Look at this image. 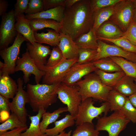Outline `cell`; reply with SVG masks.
<instances>
[{"mask_svg":"<svg viewBox=\"0 0 136 136\" xmlns=\"http://www.w3.org/2000/svg\"><path fill=\"white\" fill-rule=\"evenodd\" d=\"M95 72L104 84L113 88L125 75L123 71L111 73L106 72L98 69Z\"/></svg>","mask_w":136,"mask_h":136,"instance_id":"cell-28","label":"cell"},{"mask_svg":"<svg viewBox=\"0 0 136 136\" xmlns=\"http://www.w3.org/2000/svg\"><path fill=\"white\" fill-rule=\"evenodd\" d=\"M5 66L4 64V63L0 61V70H2L4 68Z\"/></svg>","mask_w":136,"mask_h":136,"instance_id":"cell-51","label":"cell"},{"mask_svg":"<svg viewBox=\"0 0 136 136\" xmlns=\"http://www.w3.org/2000/svg\"><path fill=\"white\" fill-rule=\"evenodd\" d=\"M110 57L120 67L126 75L136 79L135 63L122 57L114 56Z\"/></svg>","mask_w":136,"mask_h":136,"instance_id":"cell-32","label":"cell"},{"mask_svg":"<svg viewBox=\"0 0 136 136\" xmlns=\"http://www.w3.org/2000/svg\"><path fill=\"white\" fill-rule=\"evenodd\" d=\"M27 128V126L16 128L0 134V136H21V133Z\"/></svg>","mask_w":136,"mask_h":136,"instance_id":"cell-44","label":"cell"},{"mask_svg":"<svg viewBox=\"0 0 136 136\" xmlns=\"http://www.w3.org/2000/svg\"><path fill=\"white\" fill-rule=\"evenodd\" d=\"M98 69L92 62L84 64L77 62L71 67L61 83L69 85H74L83 77Z\"/></svg>","mask_w":136,"mask_h":136,"instance_id":"cell-14","label":"cell"},{"mask_svg":"<svg viewBox=\"0 0 136 136\" xmlns=\"http://www.w3.org/2000/svg\"><path fill=\"white\" fill-rule=\"evenodd\" d=\"M18 89L17 84L9 75L0 76V95L8 99H12Z\"/></svg>","mask_w":136,"mask_h":136,"instance_id":"cell-19","label":"cell"},{"mask_svg":"<svg viewBox=\"0 0 136 136\" xmlns=\"http://www.w3.org/2000/svg\"><path fill=\"white\" fill-rule=\"evenodd\" d=\"M50 55L47 61L45 67L54 66L59 63L63 58L62 52L58 46L52 48Z\"/></svg>","mask_w":136,"mask_h":136,"instance_id":"cell-40","label":"cell"},{"mask_svg":"<svg viewBox=\"0 0 136 136\" xmlns=\"http://www.w3.org/2000/svg\"><path fill=\"white\" fill-rule=\"evenodd\" d=\"M121 0H90V5L92 11L94 12L101 9L114 6Z\"/></svg>","mask_w":136,"mask_h":136,"instance_id":"cell-38","label":"cell"},{"mask_svg":"<svg viewBox=\"0 0 136 136\" xmlns=\"http://www.w3.org/2000/svg\"><path fill=\"white\" fill-rule=\"evenodd\" d=\"M90 0H79L72 7L65 8L61 21L60 32L70 36L74 41L92 28L94 13Z\"/></svg>","mask_w":136,"mask_h":136,"instance_id":"cell-1","label":"cell"},{"mask_svg":"<svg viewBox=\"0 0 136 136\" xmlns=\"http://www.w3.org/2000/svg\"><path fill=\"white\" fill-rule=\"evenodd\" d=\"M79 1V0H66L64 7L65 8L71 7Z\"/></svg>","mask_w":136,"mask_h":136,"instance_id":"cell-49","label":"cell"},{"mask_svg":"<svg viewBox=\"0 0 136 136\" xmlns=\"http://www.w3.org/2000/svg\"><path fill=\"white\" fill-rule=\"evenodd\" d=\"M97 53V50L96 49H79L77 62L80 64H84L92 62Z\"/></svg>","mask_w":136,"mask_h":136,"instance_id":"cell-36","label":"cell"},{"mask_svg":"<svg viewBox=\"0 0 136 136\" xmlns=\"http://www.w3.org/2000/svg\"><path fill=\"white\" fill-rule=\"evenodd\" d=\"M26 46V50L28 51L35 65L40 70L45 72L47 58L52 51L50 47L37 42L33 44L28 42Z\"/></svg>","mask_w":136,"mask_h":136,"instance_id":"cell-15","label":"cell"},{"mask_svg":"<svg viewBox=\"0 0 136 136\" xmlns=\"http://www.w3.org/2000/svg\"><path fill=\"white\" fill-rule=\"evenodd\" d=\"M10 102L9 99L0 95V111L5 110L10 112Z\"/></svg>","mask_w":136,"mask_h":136,"instance_id":"cell-45","label":"cell"},{"mask_svg":"<svg viewBox=\"0 0 136 136\" xmlns=\"http://www.w3.org/2000/svg\"><path fill=\"white\" fill-rule=\"evenodd\" d=\"M97 38L98 39L112 43L126 51L136 53V46L126 38L121 37L116 39H110L100 37Z\"/></svg>","mask_w":136,"mask_h":136,"instance_id":"cell-35","label":"cell"},{"mask_svg":"<svg viewBox=\"0 0 136 136\" xmlns=\"http://www.w3.org/2000/svg\"><path fill=\"white\" fill-rule=\"evenodd\" d=\"M83 78L76 84L78 88L82 101L90 97L94 101H107L109 93L113 88L104 84L95 72Z\"/></svg>","mask_w":136,"mask_h":136,"instance_id":"cell-3","label":"cell"},{"mask_svg":"<svg viewBox=\"0 0 136 136\" xmlns=\"http://www.w3.org/2000/svg\"><path fill=\"white\" fill-rule=\"evenodd\" d=\"M65 9L64 6H59L36 14L26 15L25 17L29 19L35 18L49 19L60 22L63 17Z\"/></svg>","mask_w":136,"mask_h":136,"instance_id":"cell-24","label":"cell"},{"mask_svg":"<svg viewBox=\"0 0 136 136\" xmlns=\"http://www.w3.org/2000/svg\"><path fill=\"white\" fill-rule=\"evenodd\" d=\"M95 127L98 131H105L109 136H118L130 121L120 110L114 111L110 115L99 117Z\"/></svg>","mask_w":136,"mask_h":136,"instance_id":"cell-4","label":"cell"},{"mask_svg":"<svg viewBox=\"0 0 136 136\" xmlns=\"http://www.w3.org/2000/svg\"><path fill=\"white\" fill-rule=\"evenodd\" d=\"M134 82L136 84V79H134Z\"/></svg>","mask_w":136,"mask_h":136,"instance_id":"cell-54","label":"cell"},{"mask_svg":"<svg viewBox=\"0 0 136 136\" xmlns=\"http://www.w3.org/2000/svg\"><path fill=\"white\" fill-rule=\"evenodd\" d=\"M124 33L118 26L109 20L102 24L96 32L97 37L110 39L121 37Z\"/></svg>","mask_w":136,"mask_h":136,"instance_id":"cell-17","label":"cell"},{"mask_svg":"<svg viewBox=\"0 0 136 136\" xmlns=\"http://www.w3.org/2000/svg\"><path fill=\"white\" fill-rule=\"evenodd\" d=\"M92 62L98 69L106 72L111 73L123 71L120 67L110 57L101 58Z\"/></svg>","mask_w":136,"mask_h":136,"instance_id":"cell-31","label":"cell"},{"mask_svg":"<svg viewBox=\"0 0 136 136\" xmlns=\"http://www.w3.org/2000/svg\"><path fill=\"white\" fill-rule=\"evenodd\" d=\"M57 96L63 103L66 105L70 114L76 117L79 106L82 102L77 86L61 83L57 92Z\"/></svg>","mask_w":136,"mask_h":136,"instance_id":"cell-8","label":"cell"},{"mask_svg":"<svg viewBox=\"0 0 136 136\" xmlns=\"http://www.w3.org/2000/svg\"><path fill=\"white\" fill-rule=\"evenodd\" d=\"M43 0L44 11L54 8L59 6H64L66 1V0Z\"/></svg>","mask_w":136,"mask_h":136,"instance_id":"cell-43","label":"cell"},{"mask_svg":"<svg viewBox=\"0 0 136 136\" xmlns=\"http://www.w3.org/2000/svg\"><path fill=\"white\" fill-rule=\"evenodd\" d=\"M68 111L67 107H60L52 113L45 112L43 114L41 122H40V127L42 132L44 133V130L47 129L50 124L54 122L60 116V114Z\"/></svg>","mask_w":136,"mask_h":136,"instance_id":"cell-30","label":"cell"},{"mask_svg":"<svg viewBox=\"0 0 136 136\" xmlns=\"http://www.w3.org/2000/svg\"><path fill=\"white\" fill-rule=\"evenodd\" d=\"M136 7L132 0H121L114 6L113 14L109 20L125 32L133 21Z\"/></svg>","mask_w":136,"mask_h":136,"instance_id":"cell-6","label":"cell"},{"mask_svg":"<svg viewBox=\"0 0 136 136\" xmlns=\"http://www.w3.org/2000/svg\"><path fill=\"white\" fill-rule=\"evenodd\" d=\"M44 11L43 0H30L28 7L25 13L26 15H31L40 13Z\"/></svg>","mask_w":136,"mask_h":136,"instance_id":"cell-39","label":"cell"},{"mask_svg":"<svg viewBox=\"0 0 136 136\" xmlns=\"http://www.w3.org/2000/svg\"><path fill=\"white\" fill-rule=\"evenodd\" d=\"M60 33V40L58 47L63 57L67 59L78 58L79 49L74 41L69 36L61 32Z\"/></svg>","mask_w":136,"mask_h":136,"instance_id":"cell-16","label":"cell"},{"mask_svg":"<svg viewBox=\"0 0 136 136\" xmlns=\"http://www.w3.org/2000/svg\"><path fill=\"white\" fill-rule=\"evenodd\" d=\"M23 82L20 78L17 79L18 91L12 101L9 103V106L12 113H14L21 122L26 124L28 114L25 105L29 103V99L26 92L23 88Z\"/></svg>","mask_w":136,"mask_h":136,"instance_id":"cell-12","label":"cell"},{"mask_svg":"<svg viewBox=\"0 0 136 136\" xmlns=\"http://www.w3.org/2000/svg\"><path fill=\"white\" fill-rule=\"evenodd\" d=\"M120 111L127 119L136 124V109L130 102L128 97Z\"/></svg>","mask_w":136,"mask_h":136,"instance_id":"cell-37","label":"cell"},{"mask_svg":"<svg viewBox=\"0 0 136 136\" xmlns=\"http://www.w3.org/2000/svg\"><path fill=\"white\" fill-rule=\"evenodd\" d=\"M78 58L67 59L63 58L58 64L53 66L45 67V74L42 83L48 85L62 83L71 66L77 62Z\"/></svg>","mask_w":136,"mask_h":136,"instance_id":"cell-9","label":"cell"},{"mask_svg":"<svg viewBox=\"0 0 136 136\" xmlns=\"http://www.w3.org/2000/svg\"><path fill=\"white\" fill-rule=\"evenodd\" d=\"M98 42L97 53L92 62L103 58L115 56L136 63V53L126 51L117 46L108 44L98 39Z\"/></svg>","mask_w":136,"mask_h":136,"instance_id":"cell-13","label":"cell"},{"mask_svg":"<svg viewBox=\"0 0 136 136\" xmlns=\"http://www.w3.org/2000/svg\"><path fill=\"white\" fill-rule=\"evenodd\" d=\"M61 83L51 85L27 84L26 92L29 104L33 111L47 109L57 101V92Z\"/></svg>","mask_w":136,"mask_h":136,"instance_id":"cell-2","label":"cell"},{"mask_svg":"<svg viewBox=\"0 0 136 136\" xmlns=\"http://www.w3.org/2000/svg\"><path fill=\"white\" fill-rule=\"evenodd\" d=\"M133 21L136 23V7L135 8L134 13Z\"/></svg>","mask_w":136,"mask_h":136,"instance_id":"cell-52","label":"cell"},{"mask_svg":"<svg viewBox=\"0 0 136 136\" xmlns=\"http://www.w3.org/2000/svg\"><path fill=\"white\" fill-rule=\"evenodd\" d=\"M127 97L113 89L109 93L107 101L111 111L120 110L125 104Z\"/></svg>","mask_w":136,"mask_h":136,"instance_id":"cell-29","label":"cell"},{"mask_svg":"<svg viewBox=\"0 0 136 136\" xmlns=\"http://www.w3.org/2000/svg\"><path fill=\"white\" fill-rule=\"evenodd\" d=\"M15 24L16 30L21 34L29 42L32 44L37 42L34 36V32L30 27V19L26 18L24 14L16 18Z\"/></svg>","mask_w":136,"mask_h":136,"instance_id":"cell-18","label":"cell"},{"mask_svg":"<svg viewBox=\"0 0 136 136\" xmlns=\"http://www.w3.org/2000/svg\"><path fill=\"white\" fill-rule=\"evenodd\" d=\"M122 37L127 39L136 46V23L133 21Z\"/></svg>","mask_w":136,"mask_h":136,"instance_id":"cell-41","label":"cell"},{"mask_svg":"<svg viewBox=\"0 0 136 136\" xmlns=\"http://www.w3.org/2000/svg\"><path fill=\"white\" fill-rule=\"evenodd\" d=\"M99 134L93 124L86 122L77 126L71 136H99Z\"/></svg>","mask_w":136,"mask_h":136,"instance_id":"cell-33","label":"cell"},{"mask_svg":"<svg viewBox=\"0 0 136 136\" xmlns=\"http://www.w3.org/2000/svg\"><path fill=\"white\" fill-rule=\"evenodd\" d=\"M128 98L132 105L136 109V92L129 96Z\"/></svg>","mask_w":136,"mask_h":136,"instance_id":"cell-48","label":"cell"},{"mask_svg":"<svg viewBox=\"0 0 136 136\" xmlns=\"http://www.w3.org/2000/svg\"><path fill=\"white\" fill-rule=\"evenodd\" d=\"M10 115V112L5 110L0 111V122L3 123L7 120Z\"/></svg>","mask_w":136,"mask_h":136,"instance_id":"cell-47","label":"cell"},{"mask_svg":"<svg viewBox=\"0 0 136 136\" xmlns=\"http://www.w3.org/2000/svg\"><path fill=\"white\" fill-rule=\"evenodd\" d=\"M27 126L26 124L21 122L14 113H11L8 119L0 125V134L9 130Z\"/></svg>","mask_w":136,"mask_h":136,"instance_id":"cell-34","label":"cell"},{"mask_svg":"<svg viewBox=\"0 0 136 136\" xmlns=\"http://www.w3.org/2000/svg\"><path fill=\"white\" fill-rule=\"evenodd\" d=\"M94 100L91 97L88 98L82 102L79 106L76 116L75 124L77 126L86 122L93 124L95 118L104 113L106 116L110 110V105L107 101L104 102L99 107L94 106Z\"/></svg>","mask_w":136,"mask_h":136,"instance_id":"cell-5","label":"cell"},{"mask_svg":"<svg viewBox=\"0 0 136 136\" xmlns=\"http://www.w3.org/2000/svg\"><path fill=\"white\" fill-rule=\"evenodd\" d=\"M76 118L70 114H67L62 119L55 122L54 127L45 129L44 133L47 136L57 135L64 131L66 128L74 125Z\"/></svg>","mask_w":136,"mask_h":136,"instance_id":"cell-20","label":"cell"},{"mask_svg":"<svg viewBox=\"0 0 136 136\" xmlns=\"http://www.w3.org/2000/svg\"><path fill=\"white\" fill-rule=\"evenodd\" d=\"M25 41H28L21 34L18 32L14 43L11 46L0 50V55L4 61L5 66L0 70V76L9 75L15 72L16 62L20 47Z\"/></svg>","mask_w":136,"mask_h":136,"instance_id":"cell-7","label":"cell"},{"mask_svg":"<svg viewBox=\"0 0 136 136\" xmlns=\"http://www.w3.org/2000/svg\"><path fill=\"white\" fill-rule=\"evenodd\" d=\"M114 6L101 9L94 13V23L92 29L94 31L96 32L99 26L109 20L112 16L114 12Z\"/></svg>","mask_w":136,"mask_h":136,"instance_id":"cell-27","label":"cell"},{"mask_svg":"<svg viewBox=\"0 0 136 136\" xmlns=\"http://www.w3.org/2000/svg\"><path fill=\"white\" fill-rule=\"evenodd\" d=\"M132 1L133 4L136 7V0H132Z\"/></svg>","mask_w":136,"mask_h":136,"instance_id":"cell-53","label":"cell"},{"mask_svg":"<svg viewBox=\"0 0 136 136\" xmlns=\"http://www.w3.org/2000/svg\"><path fill=\"white\" fill-rule=\"evenodd\" d=\"M29 1V0H17L14 10L15 18L25 13L28 7Z\"/></svg>","mask_w":136,"mask_h":136,"instance_id":"cell-42","label":"cell"},{"mask_svg":"<svg viewBox=\"0 0 136 136\" xmlns=\"http://www.w3.org/2000/svg\"><path fill=\"white\" fill-rule=\"evenodd\" d=\"M135 64H136V63H135Z\"/></svg>","mask_w":136,"mask_h":136,"instance_id":"cell-55","label":"cell"},{"mask_svg":"<svg viewBox=\"0 0 136 136\" xmlns=\"http://www.w3.org/2000/svg\"><path fill=\"white\" fill-rule=\"evenodd\" d=\"M47 33L34 32L35 38L37 42L44 43L54 47L58 46L60 41V33L53 29H47Z\"/></svg>","mask_w":136,"mask_h":136,"instance_id":"cell-25","label":"cell"},{"mask_svg":"<svg viewBox=\"0 0 136 136\" xmlns=\"http://www.w3.org/2000/svg\"><path fill=\"white\" fill-rule=\"evenodd\" d=\"M134 82V78L125 74L113 88L125 96H129L136 92V84Z\"/></svg>","mask_w":136,"mask_h":136,"instance_id":"cell-23","label":"cell"},{"mask_svg":"<svg viewBox=\"0 0 136 136\" xmlns=\"http://www.w3.org/2000/svg\"><path fill=\"white\" fill-rule=\"evenodd\" d=\"M30 23L31 28L34 32L45 28H49L60 32L61 23L53 20L35 18L30 19Z\"/></svg>","mask_w":136,"mask_h":136,"instance_id":"cell-26","label":"cell"},{"mask_svg":"<svg viewBox=\"0 0 136 136\" xmlns=\"http://www.w3.org/2000/svg\"><path fill=\"white\" fill-rule=\"evenodd\" d=\"M98 40L96 32L92 28L88 32L82 35L74 41L79 49L97 50L98 46Z\"/></svg>","mask_w":136,"mask_h":136,"instance_id":"cell-22","label":"cell"},{"mask_svg":"<svg viewBox=\"0 0 136 136\" xmlns=\"http://www.w3.org/2000/svg\"><path fill=\"white\" fill-rule=\"evenodd\" d=\"M22 54L21 57H18L16 63L15 72L22 71L23 74L24 82L26 84L29 80L31 74L35 76L36 84H39L45 74L44 71L40 70L35 65L27 50Z\"/></svg>","mask_w":136,"mask_h":136,"instance_id":"cell-10","label":"cell"},{"mask_svg":"<svg viewBox=\"0 0 136 136\" xmlns=\"http://www.w3.org/2000/svg\"><path fill=\"white\" fill-rule=\"evenodd\" d=\"M8 6L7 1L5 0H0V16L6 13Z\"/></svg>","mask_w":136,"mask_h":136,"instance_id":"cell-46","label":"cell"},{"mask_svg":"<svg viewBox=\"0 0 136 136\" xmlns=\"http://www.w3.org/2000/svg\"><path fill=\"white\" fill-rule=\"evenodd\" d=\"M16 18L12 9L2 16L0 25V50L8 47L17 32L15 27Z\"/></svg>","mask_w":136,"mask_h":136,"instance_id":"cell-11","label":"cell"},{"mask_svg":"<svg viewBox=\"0 0 136 136\" xmlns=\"http://www.w3.org/2000/svg\"><path fill=\"white\" fill-rule=\"evenodd\" d=\"M46 112V110L41 109L36 115H29V118L31 121L29 127L21 133V136H47L42 132L40 125L41 118Z\"/></svg>","mask_w":136,"mask_h":136,"instance_id":"cell-21","label":"cell"},{"mask_svg":"<svg viewBox=\"0 0 136 136\" xmlns=\"http://www.w3.org/2000/svg\"><path fill=\"white\" fill-rule=\"evenodd\" d=\"M72 131V130H71L67 132H66L64 131L55 136H71Z\"/></svg>","mask_w":136,"mask_h":136,"instance_id":"cell-50","label":"cell"}]
</instances>
